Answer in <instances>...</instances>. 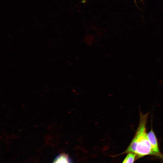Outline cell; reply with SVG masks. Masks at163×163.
<instances>
[{
    "mask_svg": "<svg viewBox=\"0 0 163 163\" xmlns=\"http://www.w3.org/2000/svg\"><path fill=\"white\" fill-rule=\"evenodd\" d=\"M53 163H71L68 158L65 155H61L56 158Z\"/></svg>",
    "mask_w": 163,
    "mask_h": 163,
    "instance_id": "4",
    "label": "cell"
},
{
    "mask_svg": "<svg viewBox=\"0 0 163 163\" xmlns=\"http://www.w3.org/2000/svg\"><path fill=\"white\" fill-rule=\"evenodd\" d=\"M149 113H140V120L135 135L129 146L123 153H134L136 159L147 155L159 157L153 150L146 132V125Z\"/></svg>",
    "mask_w": 163,
    "mask_h": 163,
    "instance_id": "1",
    "label": "cell"
},
{
    "mask_svg": "<svg viewBox=\"0 0 163 163\" xmlns=\"http://www.w3.org/2000/svg\"><path fill=\"white\" fill-rule=\"evenodd\" d=\"M147 136L153 150L158 154L161 158H163V156L159 152L157 138L152 128L148 133Z\"/></svg>",
    "mask_w": 163,
    "mask_h": 163,
    "instance_id": "2",
    "label": "cell"
},
{
    "mask_svg": "<svg viewBox=\"0 0 163 163\" xmlns=\"http://www.w3.org/2000/svg\"><path fill=\"white\" fill-rule=\"evenodd\" d=\"M136 158V154L134 153H128L122 163H134Z\"/></svg>",
    "mask_w": 163,
    "mask_h": 163,
    "instance_id": "3",
    "label": "cell"
}]
</instances>
